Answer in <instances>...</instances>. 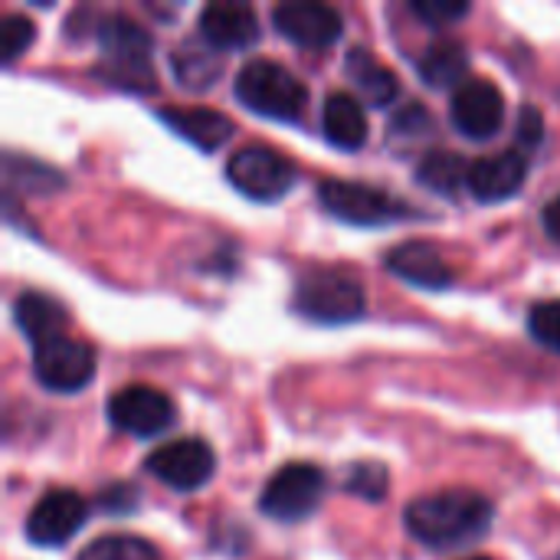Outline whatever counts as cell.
<instances>
[{
  "instance_id": "21",
  "label": "cell",
  "mask_w": 560,
  "mask_h": 560,
  "mask_svg": "<svg viewBox=\"0 0 560 560\" xmlns=\"http://www.w3.org/2000/svg\"><path fill=\"white\" fill-rule=\"evenodd\" d=\"M420 75L433 85V89H446V85H463L466 82V69H469V56L466 46L459 39H436L427 46V52L417 62Z\"/></svg>"
},
{
  "instance_id": "25",
  "label": "cell",
  "mask_w": 560,
  "mask_h": 560,
  "mask_svg": "<svg viewBox=\"0 0 560 560\" xmlns=\"http://www.w3.org/2000/svg\"><path fill=\"white\" fill-rule=\"evenodd\" d=\"M345 489L364 502H384V495L390 489V476L381 463H354V466H348Z\"/></svg>"
},
{
  "instance_id": "20",
  "label": "cell",
  "mask_w": 560,
  "mask_h": 560,
  "mask_svg": "<svg viewBox=\"0 0 560 560\" xmlns=\"http://www.w3.org/2000/svg\"><path fill=\"white\" fill-rule=\"evenodd\" d=\"M13 322H16V328L33 345L49 341V338H56V335L66 331V312H62V305L52 302L43 292H23V295H16V302H13Z\"/></svg>"
},
{
  "instance_id": "29",
  "label": "cell",
  "mask_w": 560,
  "mask_h": 560,
  "mask_svg": "<svg viewBox=\"0 0 560 560\" xmlns=\"http://www.w3.org/2000/svg\"><path fill=\"white\" fill-rule=\"evenodd\" d=\"M541 135H545L541 112H538V108H532V105H525V108H522V115H518V144L532 148V144H538V141H541Z\"/></svg>"
},
{
  "instance_id": "32",
  "label": "cell",
  "mask_w": 560,
  "mask_h": 560,
  "mask_svg": "<svg viewBox=\"0 0 560 560\" xmlns=\"http://www.w3.org/2000/svg\"><path fill=\"white\" fill-rule=\"evenodd\" d=\"M472 560H489V558H472Z\"/></svg>"
},
{
  "instance_id": "31",
  "label": "cell",
  "mask_w": 560,
  "mask_h": 560,
  "mask_svg": "<svg viewBox=\"0 0 560 560\" xmlns=\"http://www.w3.org/2000/svg\"><path fill=\"white\" fill-rule=\"evenodd\" d=\"M541 226H545V233H548L555 243H560V194L555 200L545 203V210H541Z\"/></svg>"
},
{
  "instance_id": "7",
  "label": "cell",
  "mask_w": 560,
  "mask_h": 560,
  "mask_svg": "<svg viewBox=\"0 0 560 560\" xmlns=\"http://www.w3.org/2000/svg\"><path fill=\"white\" fill-rule=\"evenodd\" d=\"M33 374L52 394H79L95 377V351L85 341L56 335L33 345Z\"/></svg>"
},
{
  "instance_id": "24",
  "label": "cell",
  "mask_w": 560,
  "mask_h": 560,
  "mask_svg": "<svg viewBox=\"0 0 560 560\" xmlns=\"http://www.w3.org/2000/svg\"><path fill=\"white\" fill-rule=\"evenodd\" d=\"M75 560H161L158 548L135 535H105L85 545Z\"/></svg>"
},
{
  "instance_id": "14",
  "label": "cell",
  "mask_w": 560,
  "mask_h": 560,
  "mask_svg": "<svg viewBox=\"0 0 560 560\" xmlns=\"http://www.w3.org/2000/svg\"><path fill=\"white\" fill-rule=\"evenodd\" d=\"M197 33L213 49H246L259 39V20L246 3H207L197 16Z\"/></svg>"
},
{
  "instance_id": "28",
  "label": "cell",
  "mask_w": 560,
  "mask_h": 560,
  "mask_svg": "<svg viewBox=\"0 0 560 560\" xmlns=\"http://www.w3.org/2000/svg\"><path fill=\"white\" fill-rule=\"evenodd\" d=\"M410 10H413L423 23H430V26H446V23L466 16V13H469V3H466V0H413Z\"/></svg>"
},
{
  "instance_id": "11",
  "label": "cell",
  "mask_w": 560,
  "mask_h": 560,
  "mask_svg": "<svg viewBox=\"0 0 560 560\" xmlns=\"http://www.w3.org/2000/svg\"><path fill=\"white\" fill-rule=\"evenodd\" d=\"M89 505L72 489H52L36 499L26 515V538L36 548H62L85 525Z\"/></svg>"
},
{
  "instance_id": "9",
  "label": "cell",
  "mask_w": 560,
  "mask_h": 560,
  "mask_svg": "<svg viewBox=\"0 0 560 560\" xmlns=\"http://www.w3.org/2000/svg\"><path fill=\"white\" fill-rule=\"evenodd\" d=\"M213 466H217L213 450L197 436L164 443L144 459V469L174 492H197L200 486L210 482Z\"/></svg>"
},
{
  "instance_id": "18",
  "label": "cell",
  "mask_w": 560,
  "mask_h": 560,
  "mask_svg": "<svg viewBox=\"0 0 560 560\" xmlns=\"http://www.w3.org/2000/svg\"><path fill=\"white\" fill-rule=\"evenodd\" d=\"M322 131L335 148L358 151L368 141V115L348 92H331L322 105Z\"/></svg>"
},
{
  "instance_id": "2",
  "label": "cell",
  "mask_w": 560,
  "mask_h": 560,
  "mask_svg": "<svg viewBox=\"0 0 560 560\" xmlns=\"http://www.w3.org/2000/svg\"><path fill=\"white\" fill-rule=\"evenodd\" d=\"M95 39L105 59L102 75L121 89L131 92H151L154 72H151V33L138 26L135 20L121 13H108L95 26Z\"/></svg>"
},
{
  "instance_id": "10",
  "label": "cell",
  "mask_w": 560,
  "mask_h": 560,
  "mask_svg": "<svg viewBox=\"0 0 560 560\" xmlns=\"http://www.w3.org/2000/svg\"><path fill=\"white\" fill-rule=\"evenodd\" d=\"M177 417V407L167 394L148 387V384H131L112 394L108 400V420L115 430L131 433V436H158L164 433Z\"/></svg>"
},
{
  "instance_id": "23",
  "label": "cell",
  "mask_w": 560,
  "mask_h": 560,
  "mask_svg": "<svg viewBox=\"0 0 560 560\" xmlns=\"http://www.w3.org/2000/svg\"><path fill=\"white\" fill-rule=\"evenodd\" d=\"M171 66H174V75L180 85L207 89V85H213V75L220 72V52L213 46L200 49L197 43H187L171 56Z\"/></svg>"
},
{
  "instance_id": "13",
  "label": "cell",
  "mask_w": 560,
  "mask_h": 560,
  "mask_svg": "<svg viewBox=\"0 0 560 560\" xmlns=\"http://www.w3.org/2000/svg\"><path fill=\"white\" fill-rule=\"evenodd\" d=\"M453 125L466 138H492L502 128L505 115V98L489 79H466L453 92Z\"/></svg>"
},
{
  "instance_id": "5",
  "label": "cell",
  "mask_w": 560,
  "mask_h": 560,
  "mask_svg": "<svg viewBox=\"0 0 560 560\" xmlns=\"http://www.w3.org/2000/svg\"><path fill=\"white\" fill-rule=\"evenodd\" d=\"M325 495V472L312 463H289L269 476L259 492V512L272 522L295 525L308 518Z\"/></svg>"
},
{
  "instance_id": "15",
  "label": "cell",
  "mask_w": 560,
  "mask_h": 560,
  "mask_svg": "<svg viewBox=\"0 0 560 560\" xmlns=\"http://www.w3.org/2000/svg\"><path fill=\"white\" fill-rule=\"evenodd\" d=\"M525 177H528V154L512 148L492 158H479L469 167V190L482 203H499V200L515 197Z\"/></svg>"
},
{
  "instance_id": "12",
  "label": "cell",
  "mask_w": 560,
  "mask_h": 560,
  "mask_svg": "<svg viewBox=\"0 0 560 560\" xmlns=\"http://www.w3.org/2000/svg\"><path fill=\"white\" fill-rule=\"evenodd\" d=\"M272 23L276 30L292 39L295 46L305 49H322L341 39L345 23L341 13L328 3H315V0H285L272 10Z\"/></svg>"
},
{
  "instance_id": "17",
  "label": "cell",
  "mask_w": 560,
  "mask_h": 560,
  "mask_svg": "<svg viewBox=\"0 0 560 560\" xmlns=\"http://www.w3.org/2000/svg\"><path fill=\"white\" fill-rule=\"evenodd\" d=\"M158 118H161L174 135H180L184 141H190V144L200 148V151H217V148H223V144L233 138V121H230L223 112H213V108H184V105H171V108H161Z\"/></svg>"
},
{
  "instance_id": "26",
  "label": "cell",
  "mask_w": 560,
  "mask_h": 560,
  "mask_svg": "<svg viewBox=\"0 0 560 560\" xmlns=\"http://www.w3.org/2000/svg\"><path fill=\"white\" fill-rule=\"evenodd\" d=\"M36 39V23L23 13H7L0 20V49H3V62H13L16 56L26 52V46Z\"/></svg>"
},
{
  "instance_id": "22",
  "label": "cell",
  "mask_w": 560,
  "mask_h": 560,
  "mask_svg": "<svg viewBox=\"0 0 560 560\" xmlns=\"http://www.w3.org/2000/svg\"><path fill=\"white\" fill-rule=\"evenodd\" d=\"M469 167L459 154L453 151H430L420 164H417V180L443 197H453L463 184L469 187Z\"/></svg>"
},
{
  "instance_id": "6",
  "label": "cell",
  "mask_w": 560,
  "mask_h": 560,
  "mask_svg": "<svg viewBox=\"0 0 560 560\" xmlns=\"http://www.w3.org/2000/svg\"><path fill=\"white\" fill-rule=\"evenodd\" d=\"M226 177L249 200L272 203V200H279V197H285L292 190L295 171L279 151H272L266 144H246V148L230 154Z\"/></svg>"
},
{
  "instance_id": "30",
  "label": "cell",
  "mask_w": 560,
  "mask_h": 560,
  "mask_svg": "<svg viewBox=\"0 0 560 560\" xmlns=\"http://www.w3.org/2000/svg\"><path fill=\"white\" fill-rule=\"evenodd\" d=\"M135 489L131 486H112L108 492H102V509L108 512H131L138 502H135Z\"/></svg>"
},
{
  "instance_id": "16",
  "label": "cell",
  "mask_w": 560,
  "mask_h": 560,
  "mask_svg": "<svg viewBox=\"0 0 560 560\" xmlns=\"http://www.w3.org/2000/svg\"><path fill=\"white\" fill-rule=\"evenodd\" d=\"M387 269L410 282V285H420V289H450L456 282V272L453 266L446 262V256L430 246V243H400L387 253Z\"/></svg>"
},
{
  "instance_id": "1",
  "label": "cell",
  "mask_w": 560,
  "mask_h": 560,
  "mask_svg": "<svg viewBox=\"0 0 560 560\" xmlns=\"http://www.w3.org/2000/svg\"><path fill=\"white\" fill-rule=\"evenodd\" d=\"M407 532L427 548H459L482 538L492 525V505L469 489L423 495L404 512Z\"/></svg>"
},
{
  "instance_id": "19",
  "label": "cell",
  "mask_w": 560,
  "mask_h": 560,
  "mask_svg": "<svg viewBox=\"0 0 560 560\" xmlns=\"http://www.w3.org/2000/svg\"><path fill=\"white\" fill-rule=\"evenodd\" d=\"M345 72H348V79L354 82V89H358L371 105H377V108L390 105V102L400 95L397 75H394L384 62H377L374 52L364 49V46H354V49L348 52Z\"/></svg>"
},
{
  "instance_id": "3",
  "label": "cell",
  "mask_w": 560,
  "mask_h": 560,
  "mask_svg": "<svg viewBox=\"0 0 560 560\" xmlns=\"http://www.w3.org/2000/svg\"><path fill=\"white\" fill-rule=\"evenodd\" d=\"M233 92L249 112L276 121H295L308 105V89L272 59H249L236 72Z\"/></svg>"
},
{
  "instance_id": "4",
  "label": "cell",
  "mask_w": 560,
  "mask_h": 560,
  "mask_svg": "<svg viewBox=\"0 0 560 560\" xmlns=\"http://www.w3.org/2000/svg\"><path fill=\"white\" fill-rule=\"evenodd\" d=\"M364 289L338 269H308L299 276L292 308L322 325H348L364 315Z\"/></svg>"
},
{
  "instance_id": "27",
  "label": "cell",
  "mask_w": 560,
  "mask_h": 560,
  "mask_svg": "<svg viewBox=\"0 0 560 560\" xmlns=\"http://www.w3.org/2000/svg\"><path fill=\"white\" fill-rule=\"evenodd\" d=\"M528 328H532V338L551 351L560 354V299H548V302H538L532 312H528Z\"/></svg>"
},
{
  "instance_id": "8",
  "label": "cell",
  "mask_w": 560,
  "mask_h": 560,
  "mask_svg": "<svg viewBox=\"0 0 560 560\" xmlns=\"http://www.w3.org/2000/svg\"><path fill=\"white\" fill-rule=\"evenodd\" d=\"M318 200L331 217L354 226H381L407 217V207L400 200L358 180H325L318 187Z\"/></svg>"
}]
</instances>
